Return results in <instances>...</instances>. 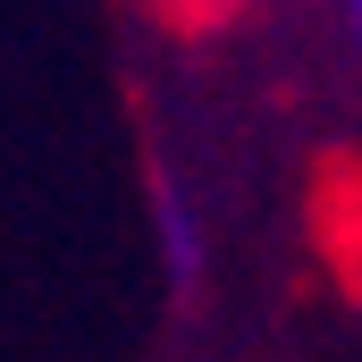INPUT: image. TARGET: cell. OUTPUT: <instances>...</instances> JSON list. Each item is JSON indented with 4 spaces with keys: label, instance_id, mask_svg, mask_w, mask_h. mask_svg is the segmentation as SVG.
<instances>
[{
    "label": "cell",
    "instance_id": "obj_2",
    "mask_svg": "<svg viewBox=\"0 0 362 362\" xmlns=\"http://www.w3.org/2000/svg\"><path fill=\"white\" fill-rule=\"evenodd\" d=\"M346 42H354V51H362V0H354V8H346Z\"/></svg>",
    "mask_w": 362,
    "mask_h": 362
},
{
    "label": "cell",
    "instance_id": "obj_1",
    "mask_svg": "<svg viewBox=\"0 0 362 362\" xmlns=\"http://www.w3.org/2000/svg\"><path fill=\"white\" fill-rule=\"evenodd\" d=\"M152 245H160V270L177 286V303H194V286L211 278V236H202V211L169 169H152Z\"/></svg>",
    "mask_w": 362,
    "mask_h": 362
}]
</instances>
